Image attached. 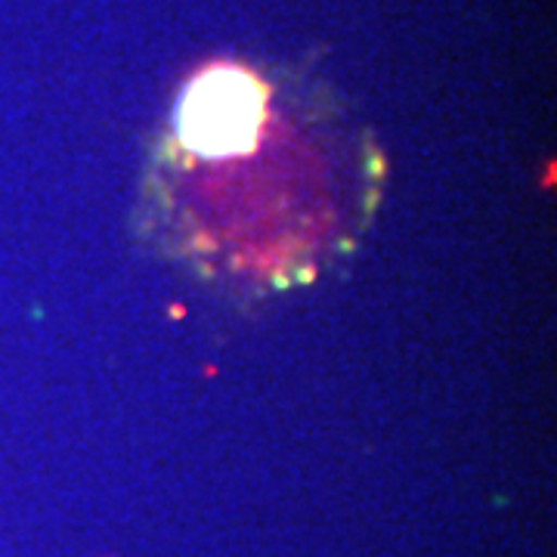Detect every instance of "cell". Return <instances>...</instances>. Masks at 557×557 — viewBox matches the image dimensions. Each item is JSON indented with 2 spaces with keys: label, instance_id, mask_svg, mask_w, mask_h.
Wrapping results in <instances>:
<instances>
[{
  "label": "cell",
  "instance_id": "1",
  "mask_svg": "<svg viewBox=\"0 0 557 557\" xmlns=\"http://www.w3.org/2000/svg\"><path fill=\"white\" fill-rule=\"evenodd\" d=\"M267 119V90L236 65H218L189 84L180 102V143L201 159H233L255 149Z\"/></svg>",
  "mask_w": 557,
  "mask_h": 557
}]
</instances>
